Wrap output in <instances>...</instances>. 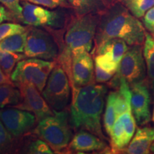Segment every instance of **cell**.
<instances>
[{"label":"cell","mask_w":154,"mask_h":154,"mask_svg":"<svg viewBox=\"0 0 154 154\" xmlns=\"http://www.w3.org/2000/svg\"><path fill=\"white\" fill-rule=\"evenodd\" d=\"M22 101V93L14 84L0 85V109L16 107Z\"/></svg>","instance_id":"19"},{"label":"cell","mask_w":154,"mask_h":154,"mask_svg":"<svg viewBox=\"0 0 154 154\" xmlns=\"http://www.w3.org/2000/svg\"><path fill=\"white\" fill-rule=\"evenodd\" d=\"M14 84V82L11 80L10 76H7L5 72H3V70L0 67V85L2 84Z\"/></svg>","instance_id":"36"},{"label":"cell","mask_w":154,"mask_h":154,"mask_svg":"<svg viewBox=\"0 0 154 154\" xmlns=\"http://www.w3.org/2000/svg\"><path fill=\"white\" fill-rule=\"evenodd\" d=\"M55 66L42 92L44 99L53 111L64 110L71 99L72 85L63 67L55 61Z\"/></svg>","instance_id":"7"},{"label":"cell","mask_w":154,"mask_h":154,"mask_svg":"<svg viewBox=\"0 0 154 154\" xmlns=\"http://www.w3.org/2000/svg\"><path fill=\"white\" fill-rule=\"evenodd\" d=\"M153 121L154 122V109H153Z\"/></svg>","instance_id":"39"},{"label":"cell","mask_w":154,"mask_h":154,"mask_svg":"<svg viewBox=\"0 0 154 154\" xmlns=\"http://www.w3.org/2000/svg\"><path fill=\"white\" fill-rule=\"evenodd\" d=\"M101 14H74L66 26V34L63 38V47L74 54L92 49L96 30Z\"/></svg>","instance_id":"3"},{"label":"cell","mask_w":154,"mask_h":154,"mask_svg":"<svg viewBox=\"0 0 154 154\" xmlns=\"http://www.w3.org/2000/svg\"><path fill=\"white\" fill-rule=\"evenodd\" d=\"M94 61L96 64L99 66L107 72H112L116 74L118 69L119 64L113 61L111 58H109L108 56L102 54H99L94 56Z\"/></svg>","instance_id":"31"},{"label":"cell","mask_w":154,"mask_h":154,"mask_svg":"<svg viewBox=\"0 0 154 154\" xmlns=\"http://www.w3.org/2000/svg\"><path fill=\"white\" fill-rule=\"evenodd\" d=\"M109 136L111 138L112 151H123L129 143L124 124L119 118L116 121Z\"/></svg>","instance_id":"21"},{"label":"cell","mask_w":154,"mask_h":154,"mask_svg":"<svg viewBox=\"0 0 154 154\" xmlns=\"http://www.w3.org/2000/svg\"><path fill=\"white\" fill-rule=\"evenodd\" d=\"M25 43L26 32L24 33L14 34L0 42V51L23 53L24 51Z\"/></svg>","instance_id":"22"},{"label":"cell","mask_w":154,"mask_h":154,"mask_svg":"<svg viewBox=\"0 0 154 154\" xmlns=\"http://www.w3.org/2000/svg\"><path fill=\"white\" fill-rule=\"evenodd\" d=\"M76 15L103 14L112 5L107 0H67Z\"/></svg>","instance_id":"16"},{"label":"cell","mask_w":154,"mask_h":154,"mask_svg":"<svg viewBox=\"0 0 154 154\" xmlns=\"http://www.w3.org/2000/svg\"><path fill=\"white\" fill-rule=\"evenodd\" d=\"M128 49V44L124 40L121 38H112L108 40L97 49L94 50L93 55L99 54H105L119 65Z\"/></svg>","instance_id":"17"},{"label":"cell","mask_w":154,"mask_h":154,"mask_svg":"<svg viewBox=\"0 0 154 154\" xmlns=\"http://www.w3.org/2000/svg\"><path fill=\"white\" fill-rule=\"evenodd\" d=\"M0 119L14 138L30 131L37 121L33 113L18 108L0 109Z\"/></svg>","instance_id":"10"},{"label":"cell","mask_w":154,"mask_h":154,"mask_svg":"<svg viewBox=\"0 0 154 154\" xmlns=\"http://www.w3.org/2000/svg\"><path fill=\"white\" fill-rule=\"evenodd\" d=\"M63 47V41L53 32L36 26H28L24 51L26 58L56 61Z\"/></svg>","instance_id":"5"},{"label":"cell","mask_w":154,"mask_h":154,"mask_svg":"<svg viewBox=\"0 0 154 154\" xmlns=\"http://www.w3.org/2000/svg\"><path fill=\"white\" fill-rule=\"evenodd\" d=\"M34 5H39L49 9L66 8L71 9L67 0H22Z\"/></svg>","instance_id":"32"},{"label":"cell","mask_w":154,"mask_h":154,"mask_svg":"<svg viewBox=\"0 0 154 154\" xmlns=\"http://www.w3.org/2000/svg\"><path fill=\"white\" fill-rule=\"evenodd\" d=\"M136 18L140 19L154 7V0H118Z\"/></svg>","instance_id":"23"},{"label":"cell","mask_w":154,"mask_h":154,"mask_svg":"<svg viewBox=\"0 0 154 154\" xmlns=\"http://www.w3.org/2000/svg\"><path fill=\"white\" fill-rule=\"evenodd\" d=\"M94 61L88 51L72 54L71 65V85L72 90L94 83Z\"/></svg>","instance_id":"12"},{"label":"cell","mask_w":154,"mask_h":154,"mask_svg":"<svg viewBox=\"0 0 154 154\" xmlns=\"http://www.w3.org/2000/svg\"><path fill=\"white\" fill-rule=\"evenodd\" d=\"M15 85L20 89L22 95V101L15 108L32 113L38 122L54 114V111L35 86L31 84H18Z\"/></svg>","instance_id":"11"},{"label":"cell","mask_w":154,"mask_h":154,"mask_svg":"<svg viewBox=\"0 0 154 154\" xmlns=\"http://www.w3.org/2000/svg\"><path fill=\"white\" fill-rule=\"evenodd\" d=\"M117 118L118 116L115 109V94L114 91H111L107 96L106 106L103 116V126L106 132L109 136Z\"/></svg>","instance_id":"25"},{"label":"cell","mask_w":154,"mask_h":154,"mask_svg":"<svg viewBox=\"0 0 154 154\" xmlns=\"http://www.w3.org/2000/svg\"><path fill=\"white\" fill-rule=\"evenodd\" d=\"M151 34L146 33L143 43V57L147 68L148 82L154 92V39Z\"/></svg>","instance_id":"20"},{"label":"cell","mask_w":154,"mask_h":154,"mask_svg":"<svg viewBox=\"0 0 154 154\" xmlns=\"http://www.w3.org/2000/svg\"><path fill=\"white\" fill-rule=\"evenodd\" d=\"M5 21H13V19L9 11L3 6L0 5V24Z\"/></svg>","instance_id":"35"},{"label":"cell","mask_w":154,"mask_h":154,"mask_svg":"<svg viewBox=\"0 0 154 154\" xmlns=\"http://www.w3.org/2000/svg\"><path fill=\"white\" fill-rule=\"evenodd\" d=\"M107 1H109V2H111V4H113V3L116 2H118V0H107Z\"/></svg>","instance_id":"38"},{"label":"cell","mask_w":154,"mask_h":154,"mask_svg":"<svg viewBox=\"0 0 154 154\" xmlns=\"http://www.w3.org/2000/svg\"><path fill=\"white\" fill-rule=\"evenodd\" d=\"M22 23L28 26L44 27L47 30L59 32L66 26L70 18L62 11H50L39 5L22 1Z\"/></svg>","instance_id":"9"},{"label":"cell","mask_w":154,"mask_h":154,"mask_svg":"<svg viewBox=\"0 0 154 154\" xmlns=\"http://www.w3.org/2000/svg\"><path fill=\"white\" fill-rule=\"evenodd\" d=\"M150 151H151V153H154V143L151 144V148H150Z\"/></svg>","instance_id":"37"},{"label":"cell","mask_w":154,"mask_h":154,"mask_svg":"<svg viewBox=\"0 0 154 154\" xmlns=\"http://www.w3.org/2000/svg\"><path fill=\"white\" fill-rule=\"evenodd\" d=\"M118 118L124 124L127 139L130 142V140L134 136L135 131H136V120H135L132 111H127V112L119 116Z\"/></svg>","instance_id":"30"},{"label":"cell","mask_w":154,"mask_h":154,"mask_svg":"<svg viewBox=\"0 0 154 154\" xmlns=\"http://www.w3.org/2000/svg\"><path fill=\"white\" fill-rule=\"evenodd\" d=\"M130 88L132 113L136 123L139 126H143L151 121V96L148 84L145 81H143L130 84Z\"/></svg>","instance_id":"13"},{"label":"cell","mask_w":154,"mask_h":154,"mask_svg":"<svg viewBox=\"0 0 154 154\" xmlns=\"http://www.w3.org/2000/svg\"><path fill=\"white\" fill-rule=\"evenodd\" d=\"M24 153L32 154H52L54 153L47 142L40 139H34L29 142L24 148Z\"/></svg>","instance_id":"27"},{"label":"cell","mask_w":154,"mask_h":154,"mask_svg":"<svg viewBox=\"0 0 154 154\" xmlns=\"http://www.w3.org/2000/svg\"><path fill=\"white\" fill-rule=\"evenodd\" d=\"M26 58V56L20 53L0 51V67L7 76H10L17 63Z\"/></svg>","instance_id":"24"},{"label":"cell","mask_w":154,"mask_h":154,"mask_svg":"<svg viewBox=\"0 0 154 154\" xmlns=\"http://www.w3.org/2000/svg\"><path fill=\"white\" fill-rule=\"evenodd\" d=\"M144 61L142 45L131 46L121 59L116 73L109 81V86L116 89L121 79L126 81L129 85L145 81L146 66Z\"/></svg>","instance_id":"8"},{"label":"cell","mask_w":154,"mask_h":154,"mask_svg":"<svg viewBox=\"0 0 154 154\" xmlns=\"http://www.w3.org/2000/svg\"><path fill=\"white\" fill-rule=\"evenodd\" d=\"M69 149L76 152H90L108 149L105 140L86 130L76 132L69 144Z\"/></svg>","instance_id":"14"},{"label":"cell","mask_w":154,"mask_h":154,"mask_svg":"<svg viewBox=\"0 0 154 154\" xmlns=\"http://www.w3.org/2000/svg\"><path fill=\"white\" fill-rule=\"evenodd\" d=\"M115 94V109L117 116L131 111V93L128 83L124 79L119 81L118 88L114 91Z\"/></svg>","instance_id":"18"},{"label":"cell","mask_w":154,"mask_h":154,"mask_svg":"<svg viewBox=\"0 0 154 154\" xmlns=\"http://www.w3.org/2000/svg\"><path fill=\"white\" fill-rule=\"evenodd\" d=\"M95 81L97 83H106L109 82L113 76H114V73L107 72L95 63Z\"/></svg>","instance_id":"33"},{"label":"cell","mask_w":154,"mask_h":154,"mask_svg":"<svg viewBox=\"0 0 154 154\" xmlns=\"http://www.w3.org/2000/svg\"><path fill=\"white\" fill-rule=\"evenodd\" d=\"M14 138L9 134L0 119V153H11L15 151Z\"/></svg>","instance_id":"26"},{"label":"cell","mask_w":154,"mask_h":154,"mask_svg":"<svg viewBox=\"0 0 154 154\" xmlns=\"http://www.w3.org/2000/svg\"><path fill=\"white\" fill-rule=\"evenodd\" d=\"M143 24L146 29L154 37V7L150 9L143 16Z\"/></svg>","instance_id":"34"},{"label":"cell","mask_w":154,"mask_h":154,"mask_svg":"<svg viewBox=\"0 0 154 154\" xmlns=\"http://www.w3.org/2000/svg\"><path fill=\"white\" fill-rule=\"evenodd\" d=\"M145 37L142 23L125 6L116 2L101 14L94 38V50L112 38H121L129 46L143 45Z\"/></svg>","instance_id":"2"},{"label":"cell","mask_w":154,"mask_h":154,"mask_svg":"<svg viewBox=\"0 0 154 154\" xmlns=\"http://www.w3.org/2000/svg\"><path fill=\"white\" fill-rule=\"evenodd\" d=\"M154 141V128L145 126L138 128L124 153L128 154H147Z\"/></svg>","instance_id":"15"},{"label":"cell","mask_w":154,"mask_h":154,"mask_svg":"<svg viewBox=\"0 0 154 154\" xmlns=\"http://www.w3.org/2000/svg\"><path fill=\"white\" fill-rule=\"evenodd\" d=\"M106 92V86L94 83L72 90L70 121L74 129L88 131L106 140L101 124Z\"/></svg>","instance_id":"1"},{"label":"cell","mask_w":154,"mask_h":154,"mask_svg":"<svg viewBox=\"0 0 154 154\" xmlns=\"http://www.w3.org/2000/svg\"><path fill=\"white\" fill-rule=\"evenodd\" d=\"M28 26H24L18 23H3L0 24V42L16 34L24 33Z\"/></svg>","instance_id":"28"},{"label":"cell","mask_w":154,"mask_h":154,"mask_svg":"<svg viewBox=\"0 0 154 154\" xmlns=\"http://www.w3.org/2000/svg\"><path fill=\"white\" fill-rule=\"evenodd\" d=\"M0 3L9 11L13 21L22 23L23 9L19 0H0Z\"/></svg>","instance_id":"29"},{"label":"cell","mask_w":154,"mask_h":154,"mask_svg":"<svg viewBox=\"0 0 154 154\" xmlns=\"http://www.w3.org/2000/svg\"><path fill=\"white\" fill-rule=\"evenodd\" d=\"M55 61L42 60L38 58L24 59L17 63L10 78L14 84H31L43 91Z\"/></svg>","instance_id":"6"},{"label":"cell","mask_w":154,"mask_h":154,"mask_svg":"<svg viewBox=\"0 0 154 154\" xmlns=\"http://www.w3.org/2000/svg\"><path fill=\"white\" fill-rule=\"evenodd\" d=\"M69 112L54 111V114L38 121L34 134L44 140L54 151L60 152L72 139V126L69 122Z\"/></svg>","instance_id":"4"}]
</instances>
